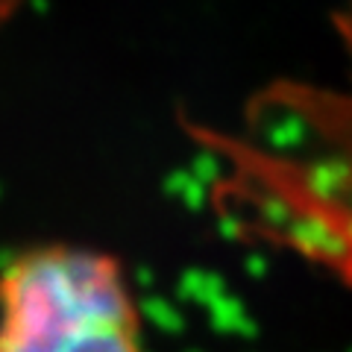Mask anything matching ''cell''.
Returning a JSON list of instances; mask_svg holds the SVG:
<instances>
[{"instance_id": "2", "label": "cell", "mask_w": 352, "mask_h": 352, "mask_svg": "<svg viewBox=\"0 0 352 352\" xmlns=\"http://www.w3.org/2000/svg\"><path fill=\"white\" fill-rule=\"evenodd\" d=\"M24 3H27V0H0V27H3Z\"/></svg>"}, {"instance_id": "1", "label": "cell", "mask_w": 352, "mask_h": 352, "mask_svg": "<svg viewBox=\"0 0 352 352\" xmlns=\"http://www.w3.org/2000/svg\"><path fill=\"white\" fill-rule=\"evenodd\" d=\"M0 352H141L124 264L80 244H38L0 273Z\"/></svg>"}]
</instances>
